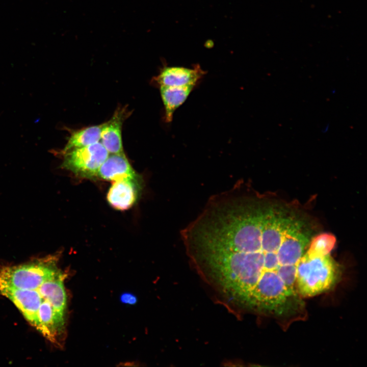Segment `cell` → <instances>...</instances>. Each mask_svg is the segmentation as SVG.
Here are the masks:
<instances>
[{
	"label": "cell",
	"instance_id": "cell-6",
	"mask_svg": "<svg viewBox=\"0 0 367 367\" xmlns=\"http://www.w3.org/2000/svg\"><path fill=\"white\" fill-rule=\"evenodd\" d=\"M126 115L125 109H118L109 121L102 124L100 142L109 153L123 152L122 129Z\"/></svg>",
	"mask_w": 367,
	"mask_h": 367
},
{
	"label": "cell",
	"instance_id": "cell-1",
	"mask_svg": "<svg viewBox=\"0 0 367 367\" xmlns=\"http://www.w3.org/2000/svg\"><path fill=\"white\" fill-rule=\"evenodd\" d=\"M306 220L262 196L239 197L213 225L206 264L218 293L232 308L283 323L304 318L296 274L311 240Z\"/></svg>",
	"mask_w": 367,
	"mask_h": 367
},
{
	"label": "cell",
	"instance_id": "cell-12",
	"mask_svg": "<svg viewBox=\"0 0 367 367\" xmlns=\"http://www.w3.org/2000/svg\"><path fill=\"white\" fill-rule=\"evenodd\" d=\"M120 301L125 304L134 305L138 302L137 297L130 292L122 293L119 297Z\"/></svg>",
	"mask_w": 367,
	"mask_h": 367
},
{
	"label": "cell",
	"instance_id": "cell-7",
	"mask_svg": "<svg viewBox=\"0 0 367 367\" xmlns=\"http://www.w3.org/2000/svg\"><path fill=\"white\" fill-rule=\"evenodd\" d=\"M138 190L137 179L115 181L107 194L108 201L112 207L116 209H127L136 202Z\"/></svg>",
	"mask_w": 367,
	"mask_h": 367
},
{
	"label": "cell",
	"instance_id": "cell-8",
	"mask_svg": "<svg viewBox=\"0 0 367 367\" xmlns=\"http://www.w3.org/2000/svg\"><path fill=\"white\" fill-rule=\"evenodd\" d=\"M97 176L111 181L137 179L135 170L123 152L109 154L100 167Z\"/></svg>",
	"mask_w": 367,
	"mask_h": 367
},
{
	"label": "cell",
	"instance_id": "cell-13",
	"mask_svg": "<svg viewBox=\"0 0 367 367\" xmlns=\"http://www.w3.org/2000/svg\"><path fill=\"white\" fill-rule=\"evenodd\" d=\"M329 128V125H328L327 126H326L324 129H323V132H326Z\"/></svg>",
	"mask_w": 367,
	"mask_h": 367
},
{
	"label": "cell",
	"instance_id": "cell-9",
	"mask_svg": "<svg viewBox=\"0 0 367 367\" xmlns=\"http://www.w3.org/2000/svg\"><path fill=\"white\" fill-rule=\"evenodd\" d=\"M197 85L180 87L160 86V91L165 109L167 123L172 121L174 112L181 106Z\"/></svg>",
	"mask_w": 367,
	"mask_h": 367
},
{
	"label": "cell",
	"instance_id": "cell-3",
	"mask_svg": "<svg viewBox=\"0 0 367 367\" xmlns=\"http://www.w3.org/2000/svg\"><path fill=\"white\" fill-rule=\"evenodd\" d=\"M338 265L330 254L314 255L305 252L296 274V286L302 298L316 296L330 290L337 281Z\"/></svg>",
	"mask_w": 367,
	"mask_h": 367
},
{
	"label": "cell",
	"instance_id": "cell-2",
	"mask_svg": "<svg viewBox=\"0 0 367 367\" xmlns=\"http://www.w3.org/2000/svg\"><path fill=\"white\" fill-rule=\"evenodd\" d=\"M54 256L0 268V295L11 301L30 324L54 344L64 331L66 277Z\"/></svg>",
	"mask_w": 367,
	"mask_h": 367
},
{
	"label": "cell",
	"instance_id": "cell-11",
	"mask_svg": "<svg viewBox=\"0 0 367 367\" xmlns=\"http://www.w3.org/2000/svg\"><path fill=\"white\" fill-rule=\"evenodd\" d=\"M335 243L336 239L333 234L320 233L311 239L306 252L314 255L330 254Z\"/></svg>",
	"mask_w": 367,
	"mask_h": 367
},
{
	"label": "cell",
	"instance_id": "cell-10",
	"mask_svg": "<svg viewBox=\"0 0 367 367\" xmlns=\"http://www.w3.org/2000/svg\"><path fill=\"white\" fill-rule=\"evenodd\" d=\"M102 124L72 131L62 151L87 146L100 142Z\"/></svg>",
	"mask_w": 367,
	"mask_h": 367
},
{
	"label": "cell",
	"instance_id": "cell-5",
	"mask_svg": "<svg viewBox=\"0 0 367 367\" xmlns=\"http://www.w3.org/2000/svg\"><path fill=\"white\" fill-rule=\"evenodd\" d=\"M205 74L199 65H195L193 68L165 66L155 79L160 86L197 85Z\"/></svg>",
	"mask_w": 367,
	"mask_h": 367
},
{
	"label": "cell",
	"instance_id": "cell-4",
	"mask_svg": "<svg viewBox=\"0 0 367 367\" xmlns=\"http://www.w3.org/2000/svg\"><path fill=\"white\" fill-rule=\"evenodd\" d=\"M62 166L77 176L86 178L97 176L98 170L109 154L100 142L65 151Z\"/></svg>",
	"mask_w": 367,
	"mask_h": 367
}]
</instances>
